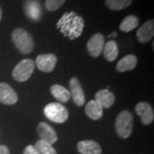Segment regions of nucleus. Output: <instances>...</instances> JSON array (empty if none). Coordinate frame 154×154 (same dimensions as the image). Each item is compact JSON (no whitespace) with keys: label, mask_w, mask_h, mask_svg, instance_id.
<instances>
[{"label":"nucleus","mask_w":154,"mask_h":154,"mask_svg":"<svg viewBox=\"0 0 154 154\" xmlns=\"http://www.w3.org/2000/svg\"><path fill=\"white\" fill-rule=\"evenodd\" d=\"M57 28L69 39H75L82 35L84 28V20L75 12H67L59 19Z\"/></svg>","instance_id":"1"},{"label":"nucleus","mask_w":154,"mask_h":154,"mask_svg":"<svg viewBox=\"0 0 154 154\" xmlns=\"http://www.w3.org/2000/svg\"><path fill=\"white\" fill-rule=\"evenodd\" d=\"M12 41L20 52L28 54L32 52L34 47L32 35L22 28H16L11 33Z\"/></svg>","instance_id":"2"},{"label":"nucleus","mask_w":154,"mask_h":154,"mask_svg":"<svg viewBox=\"0 0 154 154\" xmlns=\"http://www.w3.org/2000/svg\"><path fill=\"white\" fill-rule=\"evenodd\" d=\"M133 114L128 110H122L116 119V131L121 138H128L133 130Z\"/></svg>","instance_id":"3"},{"label":"nucleus","mask_w":154,"mask_h":154,"mask_svg":"<svg viewBox=\"0 0 154 154\" xmlns=\"http://www.w3.org/2000/svg\"><path fill=\"white\" fill-rule=\"evenodd\" d=\"M44 114L50 121L63 123L69 117V110L60 103H50L45 107Z\"/></svg>","instance_id":"4"},{"label":"nucleus","mask_w":154,"mask_h":154,"mask_svg":"<svg viewBox=\"0 0 154 154\" xmlns=\"http://www.w3.org/2000/svg\"><path fill=\"white\" fill-rule=\"evenodd\" d=\"M34 70V62L31 59H23L13 69L12 75L19 82H24L31 77Z\"/></svg>","instance_id":"5"},{"label":"nucleus","mask_w":154,"mask_h":154,"mask_svg":"<svg viewBox=\"0 0 154 154\" xmlns=\"http://www.w3.org/2000/svg\"><path fill=\"white\" fill-rule=\"evenodd\" d=\"M23 11L26 17L32 22H38L42 18V6L39 0H25Z\"/></svg>","instance_id":"6"},{"label":"nucleus","mask_w":154,"mask_h":154,"mask_svg":"<svg viewBox=\"0 0 154 154\" xmlns=\"http://www.w3.org/2000/svg\"><path fill=\"white\" fill-rule=\"evenodd\" d=\"M105 45V37L101 33H95L91 38H89L87 49L88 53L93 57H98L103 51Z\"/></svg>","instance_id":"7"},{"label":"nucleus","mask_w":154,"mask_h":154,"mask_svg":"<svg viewBox=\"0 0 154 154\" xmlns=\"http://www.w3.org/2000/svg\"><path fill=\"white\" fill-rule=\"evenodd\" d=\"M57 58L54 54H41L36 57L35 64L40 71L49 73L55 69Z\"/></svg>","instance_id":"8"},{"label":"nucleus","mask_w":154,"mask_h":154,"mask_svg":"<svg viewBox=\"0 0 154 154\" xmlns=\"http://www.w3.org/2000/svg\"><path fill=\"white\" fill-rule=\"evenodd\" d=\"M37 133L41 140L47 143L54 144L57 140V134L52 127L46 122H39L37 127Z\"/></svg>","instance_id":"9"},{"label":"nucleus","mask_w":154,"mask_h":154,"mask_svg":"<svg viewBox=\"0 0 154 154\" xmlns=\"http://www.w3.org/2000/svg\"><path fill=\"white\" fill-rule=\"evenodd\" d=\"M69 88H70V97L74 103L77 106H82L85 104V94L83 92L81 83L76 77H72L69 81Z\"/></svg>","instance_id":"10"},{"label":"nucleus","mask_w":154,"mask_h":154,"mask_svg":"<svg viewBox=\"0 0 154 154\" xmlns=\"http://www.w3.org/2000/svg\"><path fill=\"white\" fill-rule=\"evenodd\" d=\"M135 111L140 116L141 122L144 125L151 124L154 120V112L152 105L146 102H140L135 106Z\"/></svg>","instance_id":"11"},{"label":"nucleus","mask_w":154,"mask_h":154,"mask_svg":"<svg viewBox=\"0 0 154 154\" xmlns=\"http://www.w3.org/2000/svg\"><path fill=\"white\" fill-rule=\"evenodd\" d=\"M18 101V96L15 90L7 83H0V102L4 105H15Z\"/></svg>","instance_id":"12"},{"label":"nucleus","mask_w":154,"mask_h":154,"mask_svg":"<svg viewBox=\"0 0 154 154\" xmlns=\"http://www.w3.org/2000/svg\"><path fill=\"white\" fill-rule=\"evenodd\" d=\"M137 38L140 43H147L154 35V22L153 20H149L137 30Z\"/></svg>","instance_id":"13"},{"label":"nucleus","mask_w":154,"mask_h":154,"mask_svg":"<svg viewBox=\"0 0 154 154\" xmlns=\"http://www.w3.org/2000/svg\"><path fill=\"white\" fill-rule=\"evenodd\" d=\"M77 150L81 154H101L102 149L94 140H82L77 144Z\"/></svg>","instance_id":"14"},{"label":"nucleus","mask_w":154,"mask_h":154,"mask_svg":"<svg viewBox=\"0 0 154 154\" xmlns=\"http://www.w3.org/2000/svg\"><path fill=\"white\" fill-rule=\"evenodd\" d=\"M103 109L110 108L115 102V96L108 89H102L98 91L95 94L94 99Z\"/></svg>","instance_id":"15"},{"label":"nucleus","mask_w":154,"mask_h":154,"mask_svg":"<svg viewBox=\"0 0 154 154\" xmlns=\"http://www.w3.org/2000/svg\"><path fill=\"white\" fill-rule=\"evenodd\" d=\"M85 112L86 115L92 120H99L104 114L103 108L95 100L88 102L85 108Z\"/></svg>","instance_id":"16"},{"label":"nucleus","mask_w":154,"mask_h":154,"mask_svg":"<svg viewBox=\"0 0 154 154\" xmlns=\"http://www.w3.org/2000/svg\"><path fill=\"white\" fill-rule=\"evenodd\" d=\"M51 95L57 99L61 103H67L69 99H70V93L69 90H68L64 87L58 85V84H54L50 88Z\"/></svg>","instance_id":"17"},{"label":"nucleus","mask_w":154,"mask_h":154,"mask_svg":"<svg viewBox=\"0 0 154 154\" xmlns=\"http://www.w3.org/2000/svg\"><path fill=\"white\" fill-rule=\"evenodd\" d=\"M137 65V57L133 54L127 55L122 58L116 64V70L119 72H125L133 70Z\"/></svg>","instance_id":"18"},{"label":"nucleus","mask_w":154,"mask_h":154,"mask_svg":"<svg viewBox=\"0 0 154 154\" xmlns=\"http://www.w3.org/2000/svg\"><path fill=\"white\" fill-rule=\"evenodd\" d=\"M104 56L105 59L109 62H112L118 57V45L115 40H109L104 45Z\"/></svg>","instance_id":"19"},{"label":"nucleus","mask_w":154,"mask_h":154,"mask_svg":"<svg viewBox=\"0 0 154 154\" xmlns=\"http://www.w3.org/2000/svg\"><path fill=\"white\" fill-rule=\"evenodd\" d=\"M138 25H139V19L137 18V17H135L134 15H130V16L125 17L122 21L119 28L122 32L128 33V32L134 30V28H137Z\"/></svg>","instance_id":"20"},{"label":"nucleus","mask_w":154,"mask_h":154,"mask_svg":"<svg viewBox=\"0 0 154 154\" xmlns=\"http://www.w3.org/2000/svg\"><path fill=\"white\" fill-rule=\"evenodd\" d=\"M133 0H105L106 6L112 11H121L132 4Z\"/></svg>","instance_id":"21"},{"label":"nucleus","mask_w":154,"mask_h":154,"mask_svg":"<svg viewBox=\"0 0 154 154\" xmlns=\"http://www.w3.org/2000/svg\"><path fill=\"white\" fill-rule=\"evenodd\" d=\"M34 147L37 149V151L40 154H57V151L52 146V145L43 141L41 140H38V141H36Z\"/></svg>","instance_id":"22"},{"label":"nucleus","mask_w":154,"mask_h":154,"mask_svg":"<svg viewBox=\"0 0 154 154\" xmlns=\"http://www.w3.org/2000/svg\"><path fill=\"white\" fill-rule=\"evenodd\" d=\"M66 0H45V5L46 10L49 11H55L65 3Z\"/></svg>","instance_id":"23"},{"label":"nucleus","mask_w":154,"mask_h":154,"mask_svg":"<svg viewBox=\"0 0 154 154\" xmlns=\"http://www.w3.org/2000/svg\"><path fill=\"white\" fill-rule=\"evenodd\" d=\"M23 154H40L33 145H29L24 149Z\"/></svg>","instance_id":"24"},{"label":"nucleus","mask_w":154,"mask_h":154,"mask_svg":"<svg viewBox=\"0 0 154 154\" xmlns=\"http://www.w3.org/2000/svg\"><path fill=\"white\" fill-rule=\"evenodd\" d=\"M0 154H10V151L6 146H0Z\"/></svg>","instance_id":"25"},{"label":"nucleus","mask_w":154,"mask_h":154,"mask_svg":"<svg viewBox=\"0 0 154 154\" xmlns=\"http://www.w3.org/2000/svg\"><path fill=\"white\" fill-rule=\"evenodd\" d=\"M116 36H117V33H116V32H114V33H112L111 34H110L108 37L110 38V37H116Z\"/></svg>","instance_id":"26"},{"label":"nucleus","mask_w":154,"mask_h":154,"mask_svg":"<svg viewBox=\"0 0 154 154\" xmlns=\"http://www.w3.org/2000/svg\"><path fill=\"white\" fill-rule=\"evenodd\" d=\"M2 19V10H1V7H0V21Z\"/></svg>","instance_id":"27"}]
</instances>
